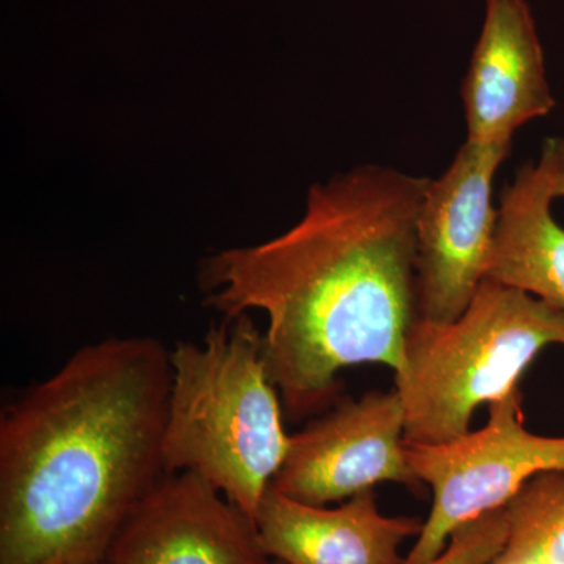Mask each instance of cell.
<instances>
[{"instance_id": "obj_10", "label": "cell", "mask_w": 564, "mask_h": 564, "mask_svg": "<svg viewBox=\"0 0 564 564\" xmlns=\"http://www.w3.org/2000/svg\"><path fill=\"white\" fill-rule=\"evenodd\" d=\"M254 522L265 554L284 564H404L400 549L423 525L381 514L373 489L326 508L293 500L272 485Z\"/></svg>"}, {"instance_id": "obj_5", "label": "cell", "mask_w": 564, "mask_h": 564, "mask_svg": "<svg viewBox=\"0 0 564 564\" xmlns=\"http://www.w3.org/2000/svg\"><path fill=\"white\" fill-rule=\"evenodd\" d=\"M408 464L433 491V505L404 564H432L452 534L507 507L536 475L564 474V436L530 433L521 392L489 404L485 429L443 444L404 443Z\"/></svg>"}, {"instance_id": "obj_2", "label": "cell", "mask_w": 564, "mask_h": 564, "mask_svg": "<svg viewBox=\"0 0 564 564\" xmlns=\"http://www.w3.org/2000/svg\"><path fill=\"white\" fill-rule=\"evenodd\" d=\"M170 351L152 337L85 345L0 417V564L106 562L165 474Z\"/></svg>"}, {"instance_id": "obj_8", "label": "cell", "mask_w": 564, "mask_h": 564, "mask_svg": "<svg viewBox=\"0 0 564 564\" xmlns=\"http://www.w3.org/2000/svg\"><path fill=\"white\" fill-rule=\"evenodd\" d=\"M111 564H270L254 519L202 475L163 474L111 544Z\"/></svg>"}, {"instance_id": "obj_13", "label": "cell", "mask_w": 564, "mask_h": 564, "mask_svg": "<svg viewBox=\"0 0 564 564\" xmlns=\"http://www.w3.org/2000/svg\"><path fill=\"white\" fill-rule=\"evenodd\" d=\"M503 534L491 519H477L459 527L440 558L432 564H491L499 555Z\"/></svg>"}, {"instance_id": "obj_15", "label": "cell", "mask_w": 564, "mask_h": 564, "mask_svg": "<svg viewBox=\"0 0 564 564\" xmlns=\"http://www.w3.org/2000/svg\"><path fill=\"white\" fill-rule=\"evenodd\" d=\"M270 564H284V563L278 562V560H272V563H270Z\"/></svg>"}, {"instance_id": "obj_1", "label": "cell", "mask_w": 564, "mask_h": 564, "mask_svg": "<svg viewBox=\"0 0 564 564\" xmlns=\"http://www.w3.org/2000/svg\"><path fill=\"white\" fill-rule=\"evenodd\" d=\"M429 184L358 166L314 185L288 232L204 263L209 306L226 318L265 314L263 359L292 419L329 410L347 367L402 369L417 318L415 228Z\"/></svg>"}, {"instance_id": "obj_11", "label": "cell", "mask_w": 564, "mask_h": 564, "mask_svg": "<svg viewBox=\"0 0 564 564\" xmlns=\"http://www.w3.org/2000/svg\"><path fill=\"white\" fill-rule=\"evenodd\" d=\"M551 170L525 163L497 209L488 276L564 311V229L554 220Z\"/></svg>"}, {"instance_id": "obj_7", "label": "cell", "mask_w": 564, "mask_h": 564, "mask_svg": "<svg viewBox=\"0 0 564 564\" xmlns=\"http://www.w3.org/2000/svg\"><path fill=\"white\" fill-rule=\"evenodd\" d=\"M386 481L422 484L404 454V410L395 389L343 400L292 434L272 486L299 502L326 507Z\"/></svg>"}, {"instance_id": "obj_16", "label": "cell", "mask_w": 564, "mask_h": 564, "mask_svg": "<svg viewBox=\"0 0 564 564\" xmlns=\"http://www.w3.org/2000/svg\"><path fill=\"white\" fill-rule=\"evenodd\" d=\"M96 564H111V563H110V562H107V560H106V562L96 563Z\"/></svg>"}, {"instance_id": "obj_9", "label": "cell", "mask_w": 564, "mask_h": 564, "mask_svg": "<svg viewBox=\"0 0 564 564\" xmlns=\"http://www.w3.org/2000/svg\"><path fill=\"white\" fill-rule=\"evenodd\" d=\"M467 140L511 143L555 107L543 44L527 0H486L485 21L463 80Z\"/></svg>"}, {"instance_id": "obj_4", "label": "cell", "mask_w": 564, "mask_h": 564, "mask_svg": "<svg viewBox=\"0 0 564 564\" xmlns=\"http://www.w3.org/2000/svg\"><path fill=\"white\" fill-rule=\"evenodd\" d=\"M554 344L564 345V311L491 278L456 321L415 318L395 372L404 443L443 444L469 433L477 408L519 391L527 367Z\"/></svg>"}, {"instance_id": "obj_12", "label": "cell", "mask_w": 564, "mask_h": 564, "mask_svg": "<svg viewBox=\"0 0 564 564\" xmlns=\"http://www.w3.org/2000/svg\"><path fill=\"white\" fill-rule=\"evenodd\" d=\"M507 510V541L491 564H564L563 473L536 475Z\"/></svg>"}, {"instance_id": "obj_3", "label": "cell", "mask_w": 564, "mask_h": 564, "mask_svg": "<svg viewBox=\"0 0 564 564\" xmlns=\"http://www.w3.org/2000/svg\"><path fill=\"white\" fill-rule=\"evenodd\" d=\"M170 358L163 469L202 475L256 519L291 441L263 359V333L248 314L225 317L202 344L180 340Z\"/></svg>"}, {"instance_id": "obj_14", "label": "cell", "mask_w": 564, "mask_h": 564, "mask_svg": "<svg viewBox=\"0 0 564 564\" xmlns=\"http://www.w3.org/2000/svg\"><path fill=\"white\" fill-rule=\"evenodd\" d=\"M541 155L551 170L555 199H564V139L545 140Z\"/></svg>"}, {"instance_id": "obj_6", "label": "cell", "mask_w": 564, "mask_h": 564, "mask_svg": "<svg viewBox=\"0 0 564 564\" xmlns=\"http://www.w3.org/2000/svg\"><path fill=\"white\" fill-rule=\"evenodd\" d=\"M511 143L466 140L451 166L430 180L419 210L417 317L454 322L488 276L497 209L492 184Z\"/></svg>"}]
</instances>
